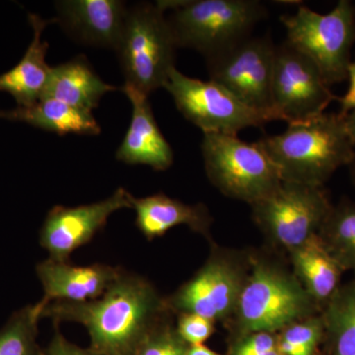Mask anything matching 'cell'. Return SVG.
Returning a JSON list of instances; mask_svg holds the SVG:
<instances>
[{
	"mask_svg": "<svg viewBox=\"0 0 355 355\" xmlns=\"http://www.w3.org/2000/svg\"><path fill=\"white\" fill-rule=\"evenodd\" d=\"M169 313L166 299L148 280L123 270L95 300L46 301L42 319L83 324L90 336L89 347L103 355H132Z\"/></svg>",
	"mask_w": 355,
	"mask_h": 355,
	"instance_id": "1",
	"label": "cell"
},
{
	"mask_svg": "<svg viewBox=\"0 0 355 355\" xmlns=\"http://www.w3.org/2000/svg\"><path fill=\"white\" fill-rule=\"evenodd\" d=\"M279 169L282 181L323 187L336 170L355 156L343 114L324 113L288 125L286 132L257 141Z\"/></svg>",
	"mask_w": 355,
	"mask_h": 355,
	"instance_id": "2",
	"label": "cell"
},
{
	"mask_svg": "<svg viewBox=\"0 0 355 355\" xmlns=\"http://www.w3.org/2000/svg\"><path fill=\"white\" fill-rule=\"evenodd\" d=\"M164 10L178 48L202 53L205 60L251 37L268 15L258 0H181L158 1Z\"/></svg>",
	"mask_w": 355,
	"mask_h": 355,
	"instance_id": "3",
	"label": "cell"
},
{
	"mask_svg": "<svg viewBox=\"0 0 355 355\" xmlns=\"http://www.w3.org/2000/svg\"><path fill=\"white\" fill-rule=\"evenodd\" d=\"M178 46L165 10L156 2L128 7L118 48L125 84L148 96L164 88L175 67Z\"/></svg>",
	"mask_w": 355,
	"mask_h": 355,
	"instance_id": "4",
	"label": "cell"
},
{
	"mask_svg": "<svg viewBox=\"0 0 355 355\" xmlns=\"http://www.w3.org/2000/svg\"><path fill=\"white\" fill-rule=\"evenodd\" d=\"M286 29V43L310 58L329 86L347 79L352 48L355 42V8L340 0L328 14L299 6L292 15L280 17Z\"/></svg>",
	"mask_w": 355,
	"mask_h": 355,
	"instance_id": "5",
	"label": "cell"
},
{
	"mask_svg": "<svg viewBox=\"0 0 355 355\" xmlns=\"http://www.w3.org/2000/svg\"><path fill=\"white\" fill-rule=\"evenodd\" d=\"M202 151L210 182L228 197L254 205L284 182L257 142L247 144L236 135L203 133Z\"/></svg>",
	"mask_w": 355,
	"mask_h": 355,
	"instance_id": "6",
	"label": "cell"
},
{
	"mask_svg": "<svg viewBox=\"0 0 355 355\" xmlns=\"http://www.w3.org/2000/svg\"><path fill=\"white\" fill-rule=\"evenodd\" d=\"M316 301L291 275L258 263L242 286L238 320L245 333H273L312 317Z\"/></svg>",
	"mask_w": 355,
	"mask_h": 355,
	"instance_id": "7",
	"label": "cell"
},
{
	"mask_svg": "<svg viewBox=\"0 0 355 355\" xmlns=\"http://www.w3.org/2000/svg\"><path fill=\"white\" fill-rule=\"evenodd\" d=\"M166 90L180 113L203 133L236 135L244 128H260L275 121L270 114L250 108L214 81H202L172 70Z\"/></svg>",
	"mask_w": 355,
	"mask_h": 355,
	"instance_id": "8",
	"label": "cell"
},
{
	"mask_svg": "<svg viewBox=\"0 0 355 355\" xmlns=\"http://www.w3.org/2000/svg\"><path fill=\"white\" fill-rule=\"evenodd\" d=\"M252 207L266 232L291 252L319 233L333 209L323 187L292 182Z\"/></svg>",
	"mask_w": 355,
	"mask_h": 355,
	"instance_id": "9",
	"label": "cell"
},
{
	"mask_svg": "<svg viewBox=\"0 0 355 355\" xmlns=\"http://www.w3.org/2000/svg\"><path fill=\"white\" fill-rule=\"evenodd\" d=\"M275 44L270 36L249 37L205 60L209 80L220 84L250 108L277 116L272 87Z\"/></svg>",
	"mask_w": 355,
	"mask_h": 355,
	"instance_id": "10",
	"label": "cell"
},
{
	"mask_svg": "<svg viewBox=\"0 0 355 355\" xmlns=\"http://www.w3.org/2000/svg\"><path fill=\"white\" fill-rule=\"evenodd\" d=\"M272 99L277 121L293 125L322 116L338 98L316 64L286 42L275 46Z\"/></svg>",
	"mask_w": 355,
	"mask_h": 355,
	"instance_id": "11",
	"label": "cell"
},
{
	"mask_svg": "<svg viewBox=\"0 0 355 355\" xmlns=\"http://www.w3.org/2000/svg\"><path fill=\"white\" fill-rule=\"evenodd\" d=\"M132 197L125 188H119L111 197L100 202L76 207L55 205L46 214L40 230V245L51 260L69 261L74 251L92 241L106 226L112 214L132 209Z\"/></svg>",
	"mask_w": 355,
	"mask_h": 355,
	"instance_id": "12",
	"label": "cell"
},
{
	"mask_svg": "<svg viewBox=\"0 0 355 355\" xmlns=\"http://www.w3.org/2000/svg\"><path fill=\"white\" fill-rule=\"evenodd\" d=\"M242 286L235 270L212 260L166 299V304L171 312L191 313L216 321L236 308Z\"/></svg>",
	"mask_w": 355,
	"mask_h": 355,
	"instance_id": "13",
	"label": "cell"
},
{
	"mask_svg": "<svg viewBox=\"0 0 355 355\" xmlns=\"http://www.w3.org/2000/svg\"><path fill=\"white\" fill-rule=\"evenodd\" d=\"M55 23L77 43L116 51L128 6L121 0L55 1Z\"/></svg>",
	"mask_w": 355,
	"mask_h": 355,
	"instance_id": "14",
	"label": "cell"
},
{
	"mask_svg": "<svg viewBox=\"0 0 355 355\" xmlns=\"http://www.w3.org/2000/svg\"><path fill=\"white\" fill-rule=\"evenodd\" d=\"M121 266L93 263L74 266L69 261L48 258L36 266L44 288V300L85 302L101 297L114 280L120 277Z\"/></svg>",
	"mask_w": 355,
	"mask_h": 355,
	"instance_id": "15",
	"label": "cell"
},
{
	"mask_svg": "<svg viewBox=\"0 0 355 355\" xmlns=\"http://www.w3.org/2000/svg\"><path fill=\"white\" fill-rule=\"evenodd\" d=\"M121 91L132 103V114L127 135L116 150V160L165 171L173 164L174 153L156 123L148 96L127 84Z\"/></svg>",
	"mask_w": 355,
	"mask_h": 355,
	"instance_id": "16",
	"label": "cell"
},
{
	"mask_svg": "<svg viewBox=\"0 0 355 355\" xmlns=\"http://www.w3.org/2000/svg\"><path fill=\"white\" fill-rule=\"evenodd\" d=\"M121 90L102 80L83 55L51 67L42 99H53L73 108L90 112L99 106L103 96Z\"/></svg>",
	"mask_w": 355,
	"mask_h": 355,
	"instance_id": "17",
	"label": "cell"
},
{
	"mask_svg": "<svg viewBox=\"0 0 355 355\" xmlns=\"http://www.w3.org/2000/svg\"><path fill=\"white\" fill-rule=\"evenodd\" d=\"M34 36L19 62L0 74V91L9 93L19 107L31 106L41 100L50 77L51 67L46 64L49 43L42 41V33L55 19L44 20L37 14H28Z\"/></svg>",
	"mask_w": 355,
	"mask_h": 355,
	"instance_id": "18",
	"label": "cell"
},
{
	"mask_svg": "<svg viewBox=\"0 0 355 355\" xmlns=\"http://www.w3.org/2000/svg\"><path fill=\"white\" fill-rule=\"evenodd\" d=\"M135 224L147 240L165 235L170 229L186 225L200 234H207L211 217L203 205H190L164 195L132 197Z\"/></svg>",
	"mask_w": 355,
	"mask_h": 355,
	"instance_id": "19",
	"label": "cell"
},
{
	"mask_svg": "<svg viewBox=\"0 0 355 355\" xmlns=\"http://www.w3.org/2000/svg\"><path fill=\"white\" fill-rule=\"evenodd\" d=\"M0 119L20 121L58 135H98L101 128L90 112L83 111L53 99H42L31 106L2 111Z\"/></svg>",
	"mask_w": 355,
	"mask_h": 355,
	"instance_id": "20",
	"label": "cell"
},
{
	"mask_svg": "<svg viewBox=\"0 0 355 355\" xmlns=\"http://www.w3.org/2000/svg\"><path fill=\"white\" fill-rule=\"evenodd\" d=\"M291 253L294 268L306 291L317 304H326L340 287L345 272L342 266L318 234Z\"/></svg>",
	"mask_w": 355,
	"mask_h": 355,
	"instance_id": "21",
	"label": "cell"
},
{
	"mask_svg": "<svg viewBox=\"0 0 355 355\" xmlns=\"http://www.w3.org/2000/svg\"><path fill=\"white\" fill-rule=\"evenodd\" d=\"M321 317L333 355H355V280L336 289Z\"/></svg>",
	"mask_w": 355,
	"mask_h": 355,
	"instance_id": "22",
	"label": "cell"
},
{
	"mask_svg": "<svg viewBox=\"0 0 355 355\" xmlns=\"http://www.w3.org/2000/svg\"><path fill=\"white\" fill-rule=\"evenodd\" d=\"M318 235L343 270L355 273V203L333 207Z\"/></svg>",
	"mask_w": 355,
	"mask_h": 355,
	"instance_id": "23",
	"label": "cell"
},
{
	"mask_svg": "<svg viewBox=\"0 0 355 355\" xmlns=\"http://www.w3.org/2000/svg\"><path fill=\"white\" fill-rule=\"evenodd\" d=\"M46 301L16 311L0 330V355H44L38 343L39 322Z\"/></svg>",
	"mask_w": 355,
	"mask_h": 355,
	"instance_id": "24",
	"label": "cell"
},
{
	"mask_svg": "<svg viewBox=\"0 0 355 355\" xmlns=\"http://www.w3.org/2000/svg\"><path fill=\"white\" fill-rule=\"evenodd\" d=\"M188 347L168 319L147 336L132 355H186Z\"/></svg>",
	"mask_w": 355,
	"mask_h": 355,
	"instance_id": "25",
	"label": "cell"
},
{
	"mask_svg": "<svg viewBox=\"0 0 355 355\" xmlns=\"http://www.w3.org/2000/svg\"><path fill=\"white\" fill-rule=\"evenodd\" d=\"M324 336V324L322 317H310L301 323L287 327L279 336L310 355H314L317 345Z\"/></svg>",
	"mask_w": 355,
	"mask_h": 355,
	"instance_id": "26",
	"label": "cell"
},
{
	"mask_svg": "<svg viewBox=\"0 0 355 355\" xmlns=\"http://www.w3.org/2000/svg\"><path fill=\"white\" fill-rule=\"evenodd\" d=\"M176 330L188 345H203L214 334V321L191 313H183L178 318Z\"/></svg>",
	"mask_w": 355,
	"mask_h": 355,
	"instance_id": "27",
	"label": "cell"
},
{
	"mask_svg": "<svg viewBox=\"0 0 355 355\" xmlns=\"http://www.w3.org/2000/svg\"><path fill=\"white\" fill-rule=\"evenodd\" d=\"M277 340L270 333H254L236 347L232 355H261L277 349Z\"/></svg>",
	"mask_w": 355,
	"mask_h": 355,
	"instance_id": "28",
	"label": "cell"
},
{
	"mask_svg": "<svg viewBox=\"0 0 355 355\" xmlns=\"http://www.w3.org/2000/svg\"><path fill=\"white\" fill-rule=\"evenodd\" d=\"M55 331L48 347L44 349V355H103L90 347L83 349L70 343L60 333V324L53 323Z\"/></svg>",
	"mask_w": 355,
	"mask_h": 355,
	"instance_id": "29",
	"label": "cell"
},
{
	"mask_svg": "<svg viewBox=\"0 0 355 355\" xmlns=\"http://www.w3.org/2000/svg\"><path fill=\"white\" fill-rule=\"evenodd\" d=\"M347 78L349 80L347 92L343 97L338 99L340 103V114L343 116L355 110V62H352L349 64V70H347Z\"/></svg>",
	"mask_w": 355,
	"mask_h": 355,
	"instance_id": "30",
	"label": "cell"
},
{
	"mask_svg": "<svg viewBox=\"0 0 355 355\" xmlns=\"http://www.w3.org/2000/svg\"><path fill=\"white\" fill-rule=\"evenodd\" d=\"M186 355H218L205 345H189Z\"/></svg>",
	"mask_w": 355,
	"mask_h": 355,
	"instance_id": "31",
	"label": "cell"
},
{
	"mask_svg": "<svg viewBox=\"0 0 355 355\" xmlns=\"http://www.w3.org/2000/svg\"><path fill=\"white\" fill-rule=\"evenodd\" d=\"M345 125H347V132L349 133L350 139L355 146V110L345 114Z\"/></svg>",
	"mask_w": 355,
	"mask_h": 355,
	"instance_id": "32",
	"label": "cell"
},
{
	"mask_svg": "<svg viewBox=\"0 0 355 355\" xmlns=\"http://www.w3.org/2000/svg\"><path fill=\"white\" fill-rule=\"evenodd\" d=\"M349 166L350 169V174H352V181H354L355 184V156L354 160L352 161V163H350Z\"/></svg>",
	"mask_w": 355,
	"mask_h": 355,
	"instance_id": "33",
	"label": "cell"
},
{
	"mask_svg": "<svg viewBox=\"0 0 355 355\" xmlns=\"http://www.w3.org/2000/svg\"><path fill=\"white\" fill-rule=\"evenodd\" d=\"M261 355H282L280 354V352H279V349H275L270 350V352H266V354H261Z\"/></svg>",
	"mask_w": 355,
	"mask_h": 355,
	"instance_id": "34",
	"label": "cell"
}]
</instances>
